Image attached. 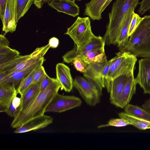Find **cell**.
<instances>
[{
  "label": "cell",
  "instance_id": "cell-1",
  "mask_svg": "<svg viewBox=\"0 0 150 150\" xmlns=\"http://www.w3.org/2000/svg\"><path fill=\"white\" fill-rule=\"evenodd\" d=\"M61 87L56 78H54L47 87L40 92L26 109L19 113L14 118L11 124V127L17 128L32 119L44 115L47 107Z\"/></svg>",
  "mask_w": 150,
  "mask_h": 150
},
{
  "label": "cell",
  "instance_id": "cell-2",
  "mask_svg": "<svg viewBox=\"0 0 150 150\" xmlns=\"http://www.w3.org/2000/svg\"><path fill=\"white\" fill-rule=\"evenodd\" d=\"M139 3V0H116L113 3L103 38L105 44H115L126 14L132 8H136Z\"/></svg>",
  "mask_w": 150,
  "mask_h": 150
},
{
  "label": "cell",
  "instance_id": "cell-3",
  "mask_svg": "<svg viewBox=\"0 0 150 150\" xmlns=\"http://www.w3.org/2000/svg\"><path fill=\"white\" fill-rule=\"evenodd\" d=\"M65 34L72 39L76 46L79 47L88 43L95 36L91 29L89 17L78 16Z\"/></svg>",
  "mask_w": 150,
  "mask_h": 150
},
{
  "label": "cell",
  "instance_id": "cell-4",
  "mask_svg": "<svg viewBox=\"0 0 150 150\" xmlns=\"http://www.w3.org/2000/svg\"><path fill=\"white\" fill-rule=\"evenodd\" d=\"M73 87L76 89L86 103L94 106L99 103L102 91L87 79L77 76L73 81Z\"/></svg>",
  "mask_w": 150,
  "mask_h": 150
},
{
  "label": "cell",
  "instance_id": "cell-5",
  "mask_svg": "<svg viewBox=\"0 0 150 150\" xmlns=\"http://www.w3.org/2000/svg\"><path fill=\"white\" fill-rule=\"evenodd\" d=\"M111 61L110 59L103 62L90 63L83 73L86 79L101 91L105 87V80L108 73Z\"/></svg>",
  "mask_w": 150,
  "mask_h": 150
},
{
  "label": "cell",
  "instance_id": "cell-6",
  "mask_svg": "<svg viewBox=\"0 0 150 150\" xmlns=\"http://www.w3.org/2000/svg\"><path fill=\"white\" fill-rule=\"evenodd\" d=\"M81 100L74 96H65L57 93L47 107L45 112H62L80 106Z\"/></svg>",
  "mask_w": 150,
  "mask_h": 150
},
{
  "label": "cell",
  "instance_id": "cell-7",
  "mask_svg": "<svg viewBox=\"0 0 150 150\" xmlns=\"http://www.w3.org/2000/svg\"><path fill=\"white\" fill-rule=\"evenodd\" d=\"M150 33V15L144 19L135 31L129 37L128 41L121 52L128 51L132 53Z\"/></svg>",
  "mask_w": 150,
  "mask_h": 150
},
{
  "label": "cell",
  "instance_id": "cell-8",
  "mask_svg": "<svg viewBox=\"0 0 150 150\" xmlns=\"http://www.w3.org/2000/svg\"><path fill=\"white\" fill-rule=\"evenodd\" d=\"M116 54L115 71L112 80L120 75H129L134 72L135 65L137 60V57L129 52L120 51Z\"/></svg>",
  "mask_w": 150,
  "mask_h": 150
},
{
  "label": "cell",
  "instance_id": "cell-9",
  "mask_svg": "<svg viewBox=\"0 0 150 150\" xmlns=\"http://www.w3.org/2000/svg\"><path fill=\"white\" fill-rule=\"evenodd\" d=\"M105 44L103 38L100 35H95L87 44L81 47L76 46L67 52L62 57L63 62L67 63L73 62L78 56L83 55L86 52L105 46Z\"/></svg>",
  "mask_w": 150,
  "mask_h": 150
},
{
  "label": "cell",
  "instance_id": "cell-10",
  "mask_svg": "<svg viewBox=\"0 0 150 150\" xmlns=\"http://www.w3.org/2000/svg\"><path fill=\"white\" fill-rule=\"evenodd\" d=\"M135 80L144 93L150 94V57L139 61V71Z\"/></svg>",
  "mask_w": 150,
  "mask_h": 150
},
{
  "label": "cell",
  "instance_id": "cell-11",
  "mask_svg": "<svg viewBox=\"0 0 150 150\" xmlns=\"http://www.w3.org/2000/svg\"><path fill=\"white\" fill-rule=\"evenodd\" d=\"M53 121L51 117L45 115L35 118L21 127L16 128L14 132L21 133L44 128L51 124Z\"/></svg>",
  "mask_w": 150,
  "mask_h": 150
},
{
  "label": "cell",
  "instance_id": "cell-12",
  "mask_svg": "<svg viewBox=\"0 0 150 150\" xmlns=\"http://www.w3.org/2000/svg\"><path fill=\"white\" fill-rule=\"evenodd\" d=\"M44 61L43 57L35 64L25 69L14 71L8 74L0 80V84L9 83L13 85L16 88L17 86H19L24 77L29 74L35 68L43 64Z\"/></svg>",
  "mask_w": 150,
  "mask_h": 150
},
{
  "label": "cell",
  "instance_id": "cell-13",
  "mask_svg": "<svg viewBox=\"0 0 150 150\" xmlns=\"http://www.w3.org/2000/svg\"><path fill=\"white\" fill-rule=\"evenodd\" d=\"M74 0H49V6L59 12H62L75 17L79 13V8Z\"/></svg>",
  "mask_w": 150,
  "mask_h": 150
},
{
  "label": "cell",
  "instance_id": "cell-14",
  "mask_svg": "<svg viewBox=\"0 0 150 150\" xmlns=\"http://www.w3.org/2000/svg\"><path fill=\"white\" fill-rule=\"evenodd\" d=\"M56 79L61 85V90L70 92L73 87V81L68 66L59 63L56 67Z\"/></svg>",
  "mask_w": 150,
  "mask_h": 150
},
{
  "label": "cell",
  "instance_id": "cell-15",
  "mask_svg": "<svg viewBox=\"0 0 150 150\" xmlns=\"http://www.w3.org/2000/svg\"><path fill=\"white\" fill-rule=\"evenodd\" d=\"M16 0H8L6 5L3 24L2 30L6 33L15 31L17 24L15 22Z\"/></svg>",
  "mask_w": 150,
  "mask_h": 150
},
{
  "label": "cell",
  "instance_id": "cell-16",
  "mask_svg": "<svg viewBox=\"0 0 150 150\" xmlns=\"http://www.w3.org/2000/svg\"><path fill=\"white\" fill-rule=\"evenodd\" d=\"M137 84L133 72L127 78L117 107L123 108L129 104L135 93Z\"/></svg>",
  "mask_w": 150,
  "mask_h": 150
},
{
  "label": "cell",
  "instance_id": "cell-17",
  "mask_svg": "<svg viewBox=\"0 0 150 150\" xmlns=\"http://www.w3.org/2000/svg\"><path fill=\"white\" fill-rule=\"evenodd\" d=\"M129 75L123 74L117 76L111 83L108 92L110 94V99L111 104L116 106L121 97L127 78Z\"/></svg>",
  "mask_w": 150,
  "mask_h": 150
},
{
  "label": "cell",
  "instance_id": "cell-18",
  "mask_svg": "<svg viewBox=\"0 0 150 150\" xmlns=\"http://www.w3.org/2000/svg\"><path fill=\"white\" fill-rule=\"evenodd\" d=\"M16 88L9 83L0 84V112H5L12 100L18 94Z\"/></svg>",
  "mask_w": 150,
  "mask_h": 150
},
{
  "label": "cell",
  "instance_id": "cell-19",
  "mask_svg": "<svg viewBox=\"0 0 150 150\" xmlns=\"http://www.w3.org/2000/svg\"><path fill=\"white\" fill-rule=\"evenodd\" d=\"M42 78L38 82L33 83L20 97L21 103L18 113L26 109L38 95L40 92Z\"/></svg>",
  "mask_w": 150,
  "mask_h": 150
},
{
  "label": "cell",
  "instance_id": "cell-20",
  "mask_svg": "<svg viewBox=\"0 0 150 150\" xmlns=\"http://www.w3.org/2000/svg\"><path fill=\"white\" fill-rule=\"evenodd\" d=\"M107 0H91L85 4L84 15L88 16L93 21H100L102 9Z\"/></svg>",
  "mask_w": 150,
  "mask_h": 150
},
{
  "label": "cell",
  "instance_id": "cell-21",
  "mask_svg": "<svg viewBox=\"0 0 150 150\" xmlns=\"http://www.w3.org/2000/svg\"><path fill=\"white\" fill-rule=\"evenodd\" d=\"M135 9L134 8H132L126 14L117 38L115 45L119 48L120 51L125 46L128 41L129 38L128 35L129 28Z\"/></svg>",
  "mask_w": 150,
  "mask_h": 150
},
{
  "label": "cell",
  "instance_id": "cell-22",
  "mask_svg": "<svg viewBox=\"0 0 150 150\" xmlns=\"http://www.w3.org/2000/svg\"><path fill=\"white\" fill-rule=\"evenodd\" d=\"M104 47L105 46L89 51L83 55L78 56L76 58H80L88 65L90 63H98L106 61L107 60Z\"/></svg>",
  "mask_w": 150,
  "mask_h": 150
},
{
  "label": "cell",
  "instance_id": "cell-23",
  "mask_svg": "<svg viewBox=\"0 0 150 150\" xmlns=\"http://www.w3.org/2000/svg\"><path fill=\"white\" fill-rule=\"evenodd\" d=\"M43 57L33 51L30 54L29 57L22 61L15 67L2 71H4L7 75L12 72L25 69L35 64Z\"/></svg>",
  "mask_w": 150,
  "mask_h": 150
},
{
  "label": "cell",
  "instance_id": "cell-24",
  "mask_svg": "<svg viewBox=\"0 0 150 150\" xmlns=\"http://www.w3.org/2000/svg\"><path fill=\"white\" fill-rule=\"evenodd\" d=\"M124 112L130 115L150 121V113L137 106L128 104L125 107Z\"/></svg>",
  "mask_w": 150,
  "mask_h": 150
},
{
  "label": "cell",
  "instance_id": "cell-25",
  "mask_svg": "<svg viewBox=\"0 0 150 150\" xmlns=\"http://www.w3.org/2000/svg\"><path fill=\"white\" fill-rule=\"evenodd\" d=\"M120 118H123L128 121L131 125H132L138 129L141 130L150 129V121L142 120L124 112L118 114Z\"/></svg>",
  "mask_w": 150,
  "mask_h": 150
},
{
  "label": "cell",
  "instance_id": "cell-26",
  "mask_svg": "<svg viewBox=\"0 0 150 150\" xmlns=\"http://www.w3.org/2000/svg\"><path fill=\"white\" fill-rule=\"evenodd\" d=\"M34 0H16L15 9V22L17 23L19 19L28 11Z\"/></svg>",
  "mask_w": 150,
  "mask_h": 150
},
{
  "label": "cell",
  "instance_id": "cell-27",
  "mask_svg": "<svg viewBox=\"0 0 150 150\" xmlns=\"http://www.w3.org/2000/svg\"><path fill=\"white\" fill-rule=\"evenodd\" d=\"M132 53L137 57H150V33Z\"/></svg>",
  "mask_w": 150,
  "mask_h": 150
},
{
  "label": "cell",
  "instance_id": "cell-28",
  "mask_svg": "<svg viewBox=\"0 0 150 150\" xmlns=\"http://www.w3.org/2000/svg\"><path fill=\"white\" fill-rule=\"evenodd\" d=\"M39 66L35 68L29 74L24 77L21 81L17 89V93L20 94L21 97L23 95L25 91L33 83L34 74L36 68Z\"/></svg>",
  "mask_w": 150,
  "mask_h": 150
},
{
  "label": "cell",
  "instance_id": "cell-29",
  "mask_svg": "<svg viewBox=\"0 0 150 150\" xmlns=\"http://www.w3.org/2000/svg\"><path fill=\"white\" fill-rule=\"evenodd\" d=\"M21 103V98L15 97L12 100L5 112L10 117H15L19 112Z\"/></svg>",
  "mask_w": 150,
  "mask_h": 150
},
{
  "label": "cell",
  "instance_id": "cell-30",
  "mask_svg": "<svg viewBox=\"0 0 150 150\" xmlns=\"http://www.w3.org/2000/svg\"><path fill=\"white\" fill-rule=\"evenodd\" d=\"M30 56V54L23 56L19 55L17 57L8 62L0 64V71L15 67L22 61Z\"/></svg>",
  "mask_w": 150,
  "mask_h": 150
},
{
  "label": "cell",
  "instance_id": "cell-31",
  "mask_svg": "<svg viewBox=\"0 0 150 150\" xmlns=\"http://www.w3.org/2000/svg\"><path fill=\"white\" fill-rule=\"evenodd\" d=\"M131 125L127 120L122 118L112 119H110L107 124L102 125L98 126V128H102L108 126H113L115 127H123Z\"/></svg>",
  "mask_w": 150,
  "mask_h": 150
},
{
  "label": "cell",
  "instance_id": "cell-32",
  "mask_svg": "<svg viewBox=\"0 0 150 150\" xmlns=\"http://www.w3.org/2000/svg\"><path fill=\"white\" fill-rule=\"evenodd\" d=\"M143 19L144 17H141L134 11L133 12L128 32V35L129 37L135 31Z\"/></svg>",
  "mask_w": 150,
  "mask_h": 150
},
{
  "label": "cell",
  "instance_id": "cell-33",
  "mask_svg": "<svg viewBox=\"0 0 150 150\" xmlns=\"http://www.w3.org/2000/svg\"><path fill=\"white\" fill-rule=\"evenodd\" d=\"M20 53L18 50L11 49L6 52L0 53V64L8 62L17 57Z\"/></svg>",
  "mask_w": 150,
  "mask_h": 150
},
{
  "label": "cell",
  "instance_id": "cell-34",
  "mask_svg": "<svg viewBox=\"0 0 150 150\" xmlns=\"http://www.w3.org/2000/svg\"><path fill=\"white\" fill-rule=\"evenodd\" d=\"M72 63L77 71L83 73L86 71L88 65L79 58L75 59Z\"/></svg>",
  "mask_w": 150,
  "mask_h": 150
},
{
  "label": "cell",
  "instance_id": "cell-35",
  "mask_svg": "<svg viewBox=\"0 0 150 150\" xmlns=\"http://www.w3.org/2000/svg\"><path fill=\"white\" fill-rule=\"evenodd\" d=\"M46 73L42 64L39 65L36 69L33 76V83H35L40 81Z\"/></svg>",
  "mask_w": 150,
  "mask_h": 150
},
{
  "label": "cell",
  "instance_id": "cell-36",
  "mask_svg": "<svg viewBox=\"0 0 150 150\" xmlns=\"http://www.w3.org/2000/svg\"><path fill=\"white\" fill-rule=\"evenodd\" d=\"M139 4L138 13L139 15H142L150 10V0H142Z\"/></svg>",
  "mask_w": 150,
  "mask_h": 150
},
{
  "label": "cell",
  "instance_id": "cell-37",
  "mask_svg": "<svg viewBox=\"0 0 150 150\" xmlns=\"http://www.w3.org/2000/svg\"><path fill=\"white\" fill-rule=\"evenodd\" d=\"M54 78L49 77L46 73L43 77L40 86V92L45 89L51 83Z\"/></svg>",
  "mask_w": 150,
  "mask_h": 150
},
{
  "label": "cell",
  "instance_id": "cell-38",
  "mask_svg": "<svg viewBox=\"0 0 150 150\" xmlns=\"http://www.w3.org/2000/svg\"><path fill=\"white\" fill-rule=\"evenodd\" d=\"M8 0H0V17L2 22L3 21L6 5Z\"/></svg>",
  "mask_w": 150,
  "mask_h": 150
},
{
  "label": "cell",
  "instance_id": "cell-39",
  "mask_svg": "<svg viewBox=\"0 0 150 150\" xmlns=\"http://www.w3.org/2000/svg\"><path fill=\"white\" fill-rule=\"evenodd\" d=\"M59 40L57 38L52 37L49 40L48 44L50 47L53 48H57L59 45Z\"/></svg>",
  "mask_w": 150,
  "mask_h": 150
},
{
  "label": "cell",
  "instance_id": "cell-40",
  "mask_svg": "<svg viewBox=\"0 0 150 150\" xmlns=\"http://www.w3.org/2000/svg\"><path fill=\"white\" fill-rule=\"evenodd\" d=\"M0 46H9V42L5 36L1 34L0 35Z\"/></svg>",
  "mask_w": 150,
  "mask_h": 150
},
{
  "label": "cell",
  "instance_id": "cell-41",
  "mask_svg": "<svg viewBox=\"0 0 150 150\" xmlns=\"http://www.w3.org/2000/svg\"><path fill=\"white\" fill-rule=\"evenodd\" d=\"M142 108L150 113V98L146 100L142 105Z\"/></svg>",
  "mask_w": 150,
  "mask_h": 150
},
{
  "label": "cell",
  "instance_id": "cell-42",
  "mask_svg": "<svg viewBox=\"0 0 150 150\" xmlns=\"http://www.w3.org/2000/svg\"><path fill=\"white\" fill-rule=\"evenodd\" d=\"M33 3L39 9L43 5L42 0H34Z\"/></svg>",
  "mask_w": 150,
  "mask_h": 150
},
{
  "label": "cell",
  "instance_id": "cell-43",
  "mask_svg": "<svg viewBox=\"0 0 150 150\" xmlns=\"http://www.w3.org/2000/svg\"><path fill=\"white\" fill-rule=\"evenodd\" d=\"M112 0H107L105 4H104V6H103L102 11L101 12L102 13L105 10V8L107 7V6L109 5V4H110V3L111 2V1Z\"/></svg>",
  "mask_w": 150,
  "mask_h": 150
},
{
  "label": "cell",
  "instance_id": "cell-44",
  "mask_svg": "<svg viewBox=\"0 0 150 150\" xmlns=\"http://www.w3.org/2000/svg\"><path fill=\"white\" fill-rule=\"evenodd\" d=\"M49 0H42L43 5L45 3L47 2Z\"/></svg>",
  "mask_w": 150,
  "mask_h": 150
},
{
  "label": "cell",
  "instance_id": "cell-45",
  "mask_svg": "<svg viewBox=\"0 0 150 150\" xmlns=\"http://www.w3.org/2000/svg\"><path fill=\"white\" fill-rule=\"evenodd\" d=\"M75 1H81L82 0H74Z\"/></svg>",
  "mask_w": 150,
  "mask_h": 150
}]
</instances>
